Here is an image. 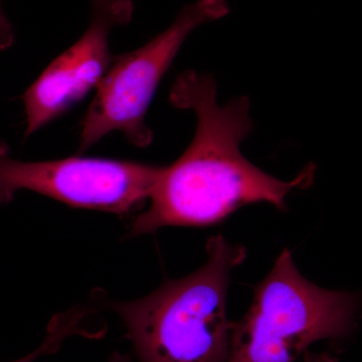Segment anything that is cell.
<instances>
[{"mask_svg": "<svg viewBox=\"0 0 362 362\" xmlns=\"http://www.w3.org/2000/svg\"><path fill=\"white\" fill-rule=\"evenodd\" d=\"M92 310L85 307H76L65 313L54 316L47 326L44 341L32 354L13 362H35L40 357L56 354L68 338L81 335L90 337L94 331L87 328Z\"/></svg>", "mask_w": 362, "mask_h": 362, "instance_id": "52a82bcc", "label": "cell"}, {"mask_svg": "<svg viewBox=\"0 0 362 362\" xmlns=\"http://www.w3.org/2000/svg\"><path fill=\"white\" fill-rule=\"evenodd\" d=\"M164 166L114 159L69 157L28 162L0 141V206L21 190L81 209L123 214L148 201Z\"/></svg>", "mask_w": 362, "mask_h": 362, "instance_id": "5b68a950", "label": "cell"}, {"mask_svg": "<svg viewBox=\"0 0 362 362\" xmlns=\"http://www.w3.org/2000/svg\"><path fill=\"white\" fill-rule=\"evenodd\" d=\"M230 13L226 0H197L181 9L173 25L147 44L114 57L90 102L80 133L81 153L112 132H120L139 148L149 146L153 132L146 115L162 78L188 35L199 26Z\"/></svg>", "mask_w": 362, "mask_h": 362, "instance_id": "277c9868", "label": "cell"}, {"mask_svg": "<svg viewBox=\"0 0 362 362\" xmlns=\"http://www.w3.org/2000/svg\"><path fill=\"white\" fill-rule=\"evenodd\" d=\"M132 0H90L87 30L54 59L23 95L28 139L97 90L113 63L110 35L132 21Z\"/></svg>", "mask_w": 362, "mask_h": 362, "instance_id": "8992f818", "label": "cell"}, {"mask_svg": "<svg viewBox=\"0 0 362 362\" xmlns=\"http://www.w3.org/2000/svg\"><path fill=\"white\" fill-rule=\"evenodd\" d=\"M206 263L130 302H109L127 329L139 362H228L233 324L226 314L230 273L246 247L223 235L207 240Z\"/></svg>", "mask_w": 362, "mask_h": 362, "instance_id": "7a4b0ae2", "label": "cell"}, {"mask_svg": "<svg viewBox=\"0 0 362 362\" xmlns=\"http://www.w3.org/2000/svg\"><path fill=\"white\" fill-rule=\"evenodd\" d=\"M16 42L14 28L7 18L0 0V51H6L13 47Z\"/></svg>", "mask_w": 362, "mask_h": 362, "instance_id": "ba28073f", "label": "cell"}, {"mask_svg": "<svg viewBox=\"0 0 362 362\" xmlns=\"http://www.w3.org/2000/svg\"><path fill=\"white\" fill-rule=\"evenodd\" d=\"M304 362H339L337 356L331 354L330 352H319L313 354L311 351H306L303 356Z\"/></svg>", "mask_w": 362, "mask_h": 362, "instance_id": "9c48e42d", "label": "cell"}, {"mask_svg": "<svg viewBox=\"0 0 362 362\" xmlns=\"http://www.w3.org/2000/svg\"><path fill=\"white\" fill-rule=\"evenodd\" d=\"M169 100L176 108L194 112L197 130L182 156L164 166L149 206L131 226V237L164 226L214 225L240 207L259 202L282 211L288 195L313 183L314 164L294 180L283 181L243 156L240 144L252 130L249 99L235 98L221 106L216 81L209 74H180Z\"/></svg>", "mask_w": 362, "mask_h": 362, "instance_id": "6da1fadb", "label": "cell"}, {"mask_svg": "<svg viewBox=\"0 0 362 362\" xmlns=\"http://www.w3.org/2000/svg\"><path fill=\"white\" fill-rule=\"evenodd\" d=\"M110 362H131L130 357L121 352H114L110 357Z\"/></svg>", "mask_w": 362, "mask_h": 362, "instance_id": "30bf717a", "label": "cell"}, {"mask_svg": "<svg viewBox=\"0 0 362 362\" xmlns=\"http://www.w3.org/2000/svg\"><path fill=\"white\" fill-rule=\"evenodd\" d=\"M361 317L362 295L313 284L285 249L233 322L228 362H295L313 343L349 339Z\"/></svg>", "mask_w": 362, "mask_h": 362, "instance_id": "3957f363", "label": "cell"}]
</instances>
